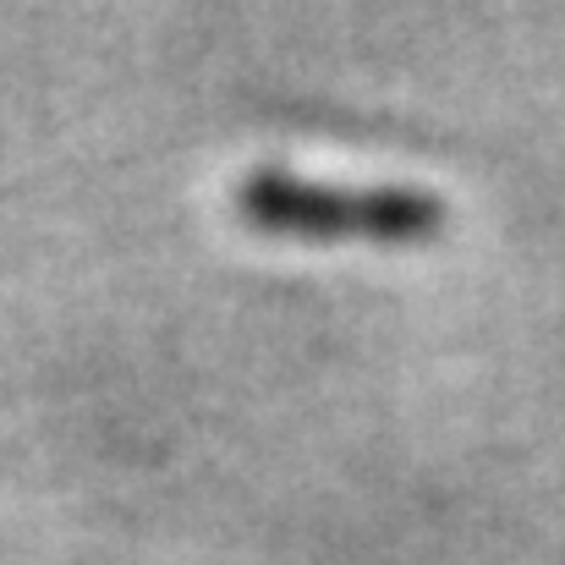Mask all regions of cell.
I'll return each mask as SVG.
<instances>
[{
    "mask_svg": "<svg viewBox=\"0 0 565 565\" xmlns=\"http://www.w3.org/2000/svg\"><path fill=\"white\" fill-rule=\"evenodd\" d=\"M236 209L264 231L417 242L445 225V198L417 182H324L291 166H253L236 182Z\"/></svg>",
    "mask_w": 565,
    "mask_h": 565,
    "instance_id": "6da1fadb",
    "label": "cell"
}]
</instances>
